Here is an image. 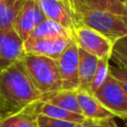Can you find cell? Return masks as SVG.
I'll use <instances>...</instances> for the list:
<instances>
[{
  "instance_id": "5",
  "label": "cell",
  "mask_w": 127,
  "mask_h": 127,
  "mask_svg": "<svg viewBox=\"0 0 127 127\" xmlns=\"http://www.w3.org/2000/svg\"><path fill=\"white\" fill-rule=\"evenodd\" d=\"M93 95L115 117L127 116V94L110 74Z\"/></svg>"
},
{
  "instance_id": "8",
  "label": "cell",
  "mask_w": 127,
  "mask_h": 127,
  "mask_svg": "<svg viewBox=\"0 0 127 127\" xmlns=\"http://www.w3.org/2000/svg\"><path fill=\"white\" fill-rule=\"evenodd\" d=\"M46 19V16L34 0H25L12 28L24 42L31 36L34 29Z\"/></svg>"
},
{
  "instance_id": "24",
  "label": "cell",
  "mask_w": 127,
  "mask_h": 127,
  "mask_svg": "<svg viewBox=\"0 0 127 127\" xmlns=\"http://www.w3.org/2000/svg\"><path fill=\"white\" fill-rule=\"evenodd\" d=\"M123 5H124V9H125V18H126V21H127V0H125L123 2Z\"/></svg>"
},
{
  "instance_id": "9",
  "label": "cell",
  "mask_w": 127,
  "mask_h": 127,
  "mask_svg": "<svg viewBox=\"0 0 127 127\" xmlns=\"http://www.w3.org/2000/svg\"><path fill=\"white\" fill-rule=\"evenodd\" d=\"M24 54V42L14 29H0V72L21 60Z\"/></svg>"
},
{
  "instance_id": "6",
  "label": "cell",
  "mask_w": 127,
  "mask_h": 127,
  "mask_svg": "<svg viewBox=\"0 0 127 127\" xmlns=\"http://www.w3.org/2000/svg\"><path fill=\"white\" fill-rule=\"evenodd\" d=\"M62 80V89H78V47L71 38L70 42L56 60Z\"/></svg>"
},
{
  "instance_id": "21",
  "label": "cell",
  "mask_w": 127,
  "mask_h": 127,
  "mask_svg": "<svg viewBox=\"0 0 127 127\" xmlns=\"http://www.w3.org/2000/svg\"><path fill=\"white\" fill-rule=\"evenodd\" d=\"M12 28V22L8 15L6 0H0V29Z\"/></svg>"
},
{
  "instance_id": "19",
  "label": "cell",
  "mask_w": 127,
  "mask_h": 127,
  "mask_svg": "<svg viewBox=\"0 0 127 127\" xmlns=\"http://www.w3.org/2000/svg\"><path fill=\"white\" fill-rule=\"evenodd\" d=\"M37 123L38 127H74L75 125L72 122L52 118L41 113H39L37 117Z\"/></svg>"
},
{
  "instance_id": "7",
  "label": "cell",
  "mask_w": 127,
  "mask_h": 127,
  "mask_svg": "<svg viewBox=\"0 0 127 127\" xmlns=\"http://www.w3.org/2000/svg\"><path fill=\"white\" fill-rule=\"evenodd\" d=\"M47 19L53 20L70 33L77 27L76 17L70 0H34Z\"/></svg>"
},
{
  "instance_id": "16",
  "label": "cell",
  "mask_w": 127,
  "mask_h": 127,
  "mask_svg": "<svg viewBox=\"0 0 127 127\" xmlns=\"http://www.w3.org/2000/svg\"><path fill=\"white\" fill-rule=\"evenodd\" d=\"M40 113L41 114H44L46 116L52 117V118H56V119H60V120H64V121L72 122L74 124L81 123V122H83L85 120V118L81 114L68 111L66 109H64L62 107H59L57 105H54L52 103L45 102V101H43L42 104H41Z\"/></svg>"
},
{
  "instance_id": "18",
  "label": "cell",
  "mask_w": 127,
  "mask_h": 127,
  "mask_svg": "<svg viewBox=\"0 0 127 127\" xmlns=\"http://www.w3.org/2000/svg\"><path fill=\"white\" fill-rule=\"evenodd\" d=\"M110 60H113L117 65H121L127 62V36L119 39L113 44Z\"/></svg>"
},
{
  "instance_id": "23",
  "label": "cell",
  "mask_w": 127,
  "mask_h": 127,
  "mask_svg": "<svg viewBox=\"0 0 127 127\" xmlns=\"http://www.w3.org/2000/svg\"><path fill=\"white\" fill-rule=\"evenodd\" d=\"M74 127H89L88 126V123H87V120L85 119L83 122H81V123H77V124H75L74 125Z\"/></svg>"
},
{
  "instance_id": "13",
  "label": "cell",
  "mask_w": 127,
  "mask_h": 127,
  "mask_svg": "<svg viewBox=\"0 0 127 127\" xmlns=\"http://www.w3.org/2000/svg\"><path fill=\"white\" fill-rule=\"evenodd\" d=\"M98 59L78 48V89L90 90L92 78L95 73Z\"/></svg>"
},
{
  "instance_id": "10",
  "label": "cell",
  "mask_w": 127,
  "mask_h": 127,
  "mask_svg": "<svg viewBox=\"0 0 127 127\" xmlns=\"http://www.w3.org/2000/svg\"><path fill=\"white\" fill-rule=\"evenodd\" d=\"M71 37H61L51 39H38L29 37L24 41L25 53H30L39 56H45L53 60H57L64 51Z\"/></svg>"
},
{
  "instance_id": "4",
  "label": "cell",
  "mask_w": 127,
  "mask_h": 127,
  "mask_svg": "<svg viewBox=\"0 0 127 127\" xmlns=\"http://www.w3.org/2000/svg\"><path fill=\"white\" fill-rule=\"evenodd\" d=\"M71 38L78 48L97 59L111 57L113 43L90 28L84 26L75 27L71 32Z\"/></svg>"
},
{
  "instance_id": "2",
  "label": "cell",
  "mask_w": 127,
  "mask_h": 127,
  "mask_svg": "<svg viewBox=\"0 0 127 127\" xmlns=\"http://www.w3.org/2000/svg\"><path fill=\"white\" fill-rule=\"evenodd\" d=\"M71 5L76 17L77 26L90 28L103 35L113 44L127 36V21L124 16L73 3Z\"/></svg>"
},
{
  "instance_id": "20",
  "label": "cell",
  "mask_w": 127,
  "mask_h": 127,
  "mask_svg": "<svg viewBox=\"0 0 127 127\" xmlns=\"http://www.w3.org/2000/svg\"><path fill=\"white\" fill-rule=\"evenodd\" d=\"M108 71L109 74L121 85V87L127 94V66L109 64Z\"/></svg>"
},
{
  "instance_id": "27",
  "label": "cell",
  "mask_w": 127,
  "mask_h": 127,
  "mask_svg": "<svg viewBox=\"0 0 127 127\" xmlns=\"http://www.w3.org/2000/svg\"><path fill=\"white\" fill-rule=\"evenodd\" d=\"M119 1H121V2H122V3H123V2H124V1H125V0H119Z\"/></svg>"
},
{
  "instance_id": "12",
  "label": "cell",
  "mask_w": 127,
  "mask_h": 127,
  "mask_svg": "<svg viewBox=\"0 0 127 127\" xmlns=\"http://www.w3.org/2000/svg\"><path fill=\"white\" fill-rule=\"evenodd\" d=\"M76 97L80 113L86 120L96 121L109 117H115L92 93L84 90H76Z\"/></svg>"
},
{
  "instance_id": "28",
  "label": "cell",
  "mask_w": 127,
  "mask_h": 127,
  "mask_svg": "<svg viewBox=\"0 0 127 127\" xmlns=\"http://www.w3.org/2000/svg\"><path fill=\"white\" fill-rule=\"evenodd\" d=\"M0 127H3V126H2V124H1V122H0Z\"/></svg>"
},
{
  "instance_id": "3",
  "label": "cell",
  "mask_w": 127,
  "mask_h": 127,
  "mask_svg": "<svg viewBox=\"0 0 127 127\" xmlns=\"http://www.w3.org/2000/svg\"><path fill=\"white\" fill-rule=\"evenodd\" d=\"M22 62L34 85L43 96L62 89V80L56 60L25 53Z\"/></svg>"
},
{
  "instance_id": "26",
  "label": "cell",
  "mask_w": 127,
  "mask_h": 127,
  "mask_svg": "<svg viewBox=\"0 0 127 127\" xmlns=\"http://www.w3.org/2000/svg\"><path fill=\"white\" fill-rule=\"evenodd\" d=\"M121 66H127V62H126V63H124L123 64H121Z\"/></svg>"
},
{
  "instance_id": "25",
  "label": "cell",
  "mask_w": 127,
  "mask_h": 127,
  "mask_svg": "<svg viewBox=\"0 0 127 127\" xmlns=\"http://www.w3.org/2000/svg\"><path fill=\"white\" fill-rule=\"evenodd\" d=\"M121 119L123 120V123H124L125 127H127V116H124V117H122Z\"/></svg>"
},
{
  "instance_id": "1",
  "label": "cell",
  "mask_w": 127,
  "mask_h": 127,
  "mask_svg": "<svg viewBox=\"0 0 127 127\" xmlns=\"http://www.w3.org/2000/svg\"><path fill=\"white\" fill-rule=\"evenodd\" d=\"M42 98L43 95L30 78L22 59L0 72V116L15 113Z\"/></svg>"
},
{
  "instance_id": "11",
  "label": "cell",
  "mask_w": 127,
  "mask_h": 127,
  "mask_svg": "<svg viewBox=\"0 0 127 127\" xmlns=\"http://www.w3.org/2000/svg\"><path fill=\"white\" fill-rule=\"evenodd\" d=\"M42 100L30 103L19 111L0 116V122L3 127H38L37 117L40 113Z\"/></svg>"
},
{
  "instance_id": "15",
  "label": "cell",
  "mask_w": 127,
  "mask_h": 127,
  "mask_svg": "<svg viewBox=\"0 0 127 127\" xmlns=\"http://www.w3.org/2000/svg\"><path fill=\"white\" fill-rule=\"evenodd\" d=\"M32 38L38 39H51V38H61V37H71V33L64 28L59 23L46 19L40 23L32 32Z\"/></svg>"
},
{
  "instance_id": "22",
  "label": "cell",
  "mask_w": 127,
  "mask_h": 127,
  "mask_svg": "<svg viewBox=\"0 0 127 127\" xmlns=\"http://www.w3.org/2000/svg\"><path fill=\"white\" fill-rule=\"evenodd\" d=\"M114 118L115 117H109V118L96 120V121L87 120V123L89 127H118Z\"/></svg>"
},
{
  "instance_id": "14",
  "label": "cell",
  "mask_w": 127,
  "mask_h": 127,
  "mask_svg": "<svg viewBox=\"0 0 127 127\" xmlns=\"http://www.w3.org/2000/svg\"><path fill=\"white\" fill-rule=\"evenodd\" d=\"M42 101L52 103L68 111L74 113H80L77 97H76V90H67V89H61L54 93L48 94L43 96Z\"/></svg>"
},
{
  "instance_id": "17",
  "label": "cell",
  "mask_w": 127,
  "mask_h": 127,
  "mask_svg": "<svg viewBox=\"0 0 127 127\" xmlns=\"http://www.w3.org/2000/svg\"><path fill=\"white\" fill-rule=\"evenodd\" d=\"M110 59L111 57H105L102 59H98L95 73H94V76L92 78L91 85H90V90H89L90 93L93 94L107 79L109 75L108 68L110 64Z\"/></svg>"
}]
</instances>
